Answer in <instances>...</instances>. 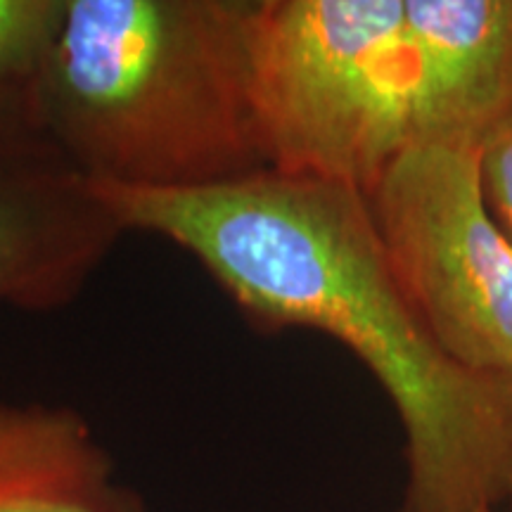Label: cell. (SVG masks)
Instances as JSON below:
<instances>
[{
    "mask_svg": "<svg viewBox=\"0 0 512 512\" xmlns=\"http://www.w3.org/2000/svg\"><path fill=\"white\" fill-rule=\"evenodd\" d=\"M413 145L479 150L512 119V0H403Z\"/></svg>",
    "mask_w": 512,
    "mask_h": 512,
    "instance_id": "obj_6",
    "label": "cell"
},
{
    "mask_svg": "<svg viewBox=\"0 0 512 512\" xmlns=\"http://www.w3.org/2000/svg\"><path fill=\"white\" fill-rule=\"evenodd\" d=\"M247 95L266 169L368 192L413 145L403 0H252Z\"/></svg>",
    "mask_w": 512,
    "mask_h": 512,
    "instance_id": "obj_3",
    "label": "cell"
},
{
    "mask_svg": "<svg viewBox=\"0 0 512 512\" xmlns=\"http://www.w3.org/2000/svg\"><path fill=\"white\" fill-rule=\"evenodd\" d=\"M93 188L126 233L188 252L259 330H318L366 363L406 430L401 512L508 501L512 377L467 370L441 349L361 190L271 169L195 190Z\"/></svg>",
    "mask_w": 512,
    "mask_h": 512,
    "instance_id": "obj_1",
    "label": "cell"
},
{
    "mask_svg": "<svg viewBox=\"0 0 512 512\" xmlns=\"http://www.w3.org/2000/svg\"><path fill=\"white\" fill-rule=\"evenodd\" d=\"M0 512H150L72 406L0 399Z\"/></svg>",
    "mask_w": 512,
    "mask_h": 512,
    "instance_id": "obj_7",
    "label": "cell"
},
{
    "mask_svg": "<svg viewBox=\"0 0 512 512\" xmlns=\"http://www.w3.org/2000/svg\"><path fill=\"white\" fill-rule=\"evenodd\" d=\"M117 216L43 124L36 81L0 91V306L67 309L119 245Z\"/></svg>",
    "mask_w": 512,
    "mask_h": 512,
    "instance_id": "obj_5",
    "label": "cell"
},
{
    "mask_svg": "<svg viewBox=\"0 0 512 512\" xmlns=\"http://www.w3.org/2000/svg\"><path fill=\"white\" fill-rule=\"evenodd\" d=\"M479 166L486 204L512 242V119L498 126L479 147Z\"/></svg>",
    "mask_w": 512,
    "mask_h": 512,
    "instance_id": "obj_9",
    "label": "cell"
},
{
    "mask_svg": "<svg viewBox=\"0 0 512 512\" xmlns=\"http://www.w3.org/2000/svg\"><path fill=\"white\" fill-rule=\"evenodd\" d=\"M363 195L441 349L467 370L512 377V242L486 204L479 150L411 145Z\"/></svg>",
    "mask_w": 512,
    "mask_h": 512,
    "instance_id": "obj_4",
    "label": "cell"
},
{
    "mask_svg": "<svg viewBox=\"0 0 512 512\" xmlns=\"http://www.w3.org/2000/svg\"><path fill=\"white\" fill-rule=\"evenodd\" d=\"M508 503H510V512H512V475H510V494H508Z\"/></svg>",
    "mask_w": 512,
    "mask_h": 512,
    "instance_id": "obj_10",
    "label": "cell"
},
{
    "mask_svg": "<svg viewBox=\"0 0 512 512\" xmlns=\"http://www.w3.org/2000/svg\"><path fill=\"white\" fill-rule=\"evenodd\" d=\"M252 0H67L36 79L48 133L93 185L195 190L266 169L247 95Z\"/></svg>",
    "mask_w": 512,
    "mask_h": 512,
    "instance_id": "obj_2",
    "label": "cell"
},
{
    "mask_svg": "<svg viewBox=\"0 0 512 512\" xmlns=\"http://www.w3.org/2000/svg\"><path fill=\"white\" fill-rule=\"evenodd\" d=\"M484 512H496V510H484Z\"/></svg>",
    "mask_w": 512,
    "mask_h": 512,
    "instance_id": "obj_11",
    "label": "cell"
},
{
    "mask_svg": "<svg viewBox=\"0 0 512 512\" xmlns=\"http://www.w3.org/2000/svg\"><path fill=\"white\" fill-rule=\"evenodd\" d=\"M64 10L67 0H0V91L38 79Z\"/></svg>",
    "mask_w": 512,
    "mask_h": 512,
    "instance_id": "obj_8",
    "label": "cell"
}]
</instances>
